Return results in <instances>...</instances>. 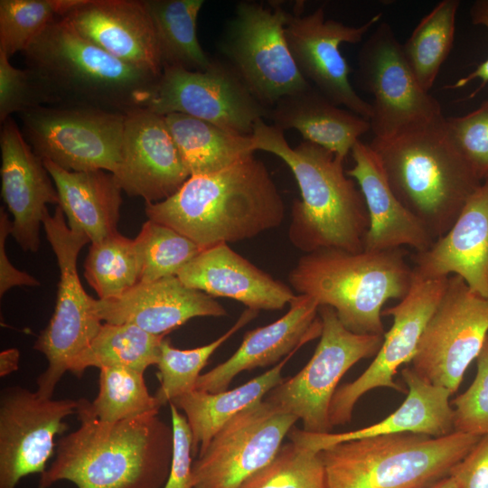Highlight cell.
I'll return each instance as SVG.
<instances>
[{
	"instance_id": "1",
	"label": "cell",
	"mask_w": 488,
	"mask_h": 488,
	"mask_svg": "<svg viewBox=\"0 0 488 488\" xmlns=\"http://www.w3.org/2000/svg\"><path fill=\"white\" fill-rule=\"evenodd\" d=\"M80 427L59 439L38 488L69 481L77 488H163L173 453V429L158 413L103 422L78 399Z\"/></svg>"
},
{
	"instance_id": "2",
	"label": "cell",
	"mask_w": 488,
	"mask_h": 488,
	"mask_svg": "<svg viewBox=\"0 0 488 488\" xmlns=\"http://www.w3.org/2000/svg\"><path fill=\"white\" fill-rule=\"evenodd\" d=\"M145 214L207 249L279 226L285 205L264 163L250 155L219 172L190 176L164 201L145 202Z\"/></svg>"
},
{
	"instance_id": "3",
	"label": "cell",
	"mask_w": 488,
	"mask_h": 488,
	"mask_svg": "<svg viewBox=\"0 0 488 488\" xmlns=\"http://www.w3.org/2000/svg\"><path fill=\"white\" fill-rule=\"evenodd\" d=\"M250 136L254 151L279 157L297 183L301 200L292 206V244L305 254L324 249L363 251L369 214L357 183L343 169L344 161L308 141L290 146L284 132L264 119L255 123Z\"/></svg>"
},
{
	"instance_id": "4",
	"label": "cell",
	"mask_w": 488,
	"mask_h": 488,
	"mask_svg": "<svg viewBox=\"0 0 488 488\" xmlns=\"http://www.w3.org/2000/svg\"><path fill=\"white\" fill-rule=\"evenodd\" d=\"M23 53L48 106L127 115L148 108L161 77L106 52L62 17L51 23Z\"/></svg>"
},
{
	"instance_id": "5",
	"label": "cell",
	"mask_w": 488,
	"mask_h": 488,
	"mask_svg": "<svg viewBox=\"0 0 488 488\" xmlns=\"http://www.w3.org/2000/svg\"><path fill=\"white\" fill-rule=\"evenodd\" d=\"M445 118L369 144L397 198L435 240L482 183L454 145Z\"/></svg>"
},
{
	"instance_id": "6",
	"label": "cell",
	"mask_w": 488,
	"mask_h": 488,
	"mask_svg": "<svg viewBox=\"0 0 488 488\" xmlns=\"http://www.w3.org/2000/svg\"><path fill=\"white\" fill-rule=\"evenodd\" d=\"M406 256L402 248L358 253L319 249L299 258L289 283L298 295L332 307L350 332L384 336V304L405 297L413 282Z\"/></svg>"
},
{
	"instance_id": "7",
	"label": "cell",
	"mask_w": 488,
	"mask_h": 488,
	"mask_svg": "<svg viewBox=\"0 0 488 488\" xmlns=\"http://www.w3.org/2000/svg\"><path fill=\"white\" fill-rule=\"evenodd\" d=\"M481 436L404 433L339 443L320 451L327 488H427L447 476Z\"/></svg>"
},
{
	"instance_id": "8",
	"label": "cell",
	"mask_w": 488,
	"mask_h": 488,
	"mask_svg": "<svg viewBox=\"0 0 488 488\" xmlns=\"http://www.w3.org/2000/svg\"><path fill=\"white\" fill-rule=\"evenodd\" d=\"M61 208L42 218L46 239L56 256L60 281L52 316L38 336L33 348L43 353L46 370L37 379V393L52 398L54 389L76 357L99 333L102 321L94 309V298L84 290L77 270L81 248L90 242L80 232L70 230Z\"/></svg>"
},
{
	"instance_id": "9",
	"label": "cell",
	"mask_w": 488,
	"mask_h": 488,
	"mask_svg": "<svg viewBox=\"0 0 488 488\" xmlns=\"http://www.w3.org/2000/svg\"><path fill=\"white\" fill-rule=\"evenodd\" d=\"M288 14L279 4L267 8L240 2L219 45L226 62L268 108L283 97L312 86L299 72L285 38Z\"/></svg>"
},
{
	"instance_id": "10",
	"label": "cell",
	"mask_w": 488,
	"mask_h": 488,
	"mask_svg": "<svg viewBox=\"0 0 488 488\" xmlns=\"http://www.w3.org/2000/svg\"><path fill=\"white\" fill-rule=\"evenodd\" d=\"M318 314L322 333L312 358L264 399L302 420L303 430L324 434L333 428L329 409L339 381L359 361L377 354L383 336L350 332L330 306L320 305Z\"/></svg>"
},
{
	"instance_id": "11",
	"label": "cell",
	"mask_w": 488,
	"mask_h": 488,
	"mask_svg": "<svg viewBox=\"0 0 488 488\" xmlns=\"http://www.w3.org/2000/svg\"><path fill=\"white\" fill-rule=\"evenodd\" d=\"M126 115L97 108L39 106L21 113L22 132L42 160L71 172L116 174Z\"/></svg>"
},
{
	"instance_id": "12",
	"label": "cell",
	"mask_w": 488,
	"mask_h": 488,
	"mask_svg": "<svg viewBox=\"0 0 488 488\" xmlns=\"http://www.w3.org/2000/svg\"><path fill=\"white\" fill-rule=\"evenodd\" d=\"M487 335L488 297L473 292L460 277L451 275L422 332L411 368L454 394Z\"/></svg>"
},
{
	"instance_id": "13",
	"label": "cell",
	"mask_w": 488,
	"mask_h": 488,
	"mask_svg": "<svg viewBox=\"0 0 488 488\" xmlns=\"http://www.w3.org/2000/svg\"><path fill=\"white\" fill-rule=\"evenodd\" d=\"M358 78L373 96L371 129L388 139L409 128L444 117L441 105L413 74L391 26L379 23L358 54Z\"/></svg>"
},
{
	"instance_id": "14",
	"label": "cell",
	"mask_w": 488,
	"mask_h": 488,
	"mask_svg": "<svg viewBox=\"0 0 488 488\" xmlns=\"http://www.w3.org/2000/svg\"><path fill=\"white\" fill-rule=\"evenodd\" d=\"M297 420L265 399L245 408L193 462L192 488H243L276 456Z\"/></svg>"
},
{
	"instance_id": "15",
	"label": "cell",
	"mask_w": 488,
	"mask_h": 488,
	"mask_svg": "<svg viewBox=\"0 0 488 488\" xmlns=\"http://www.w3.org/2000/svg\"><path fill=\"white\" fill-rule=\"evenodd\" d=\"M148 109L165 116L182 113L229 132L249 136L270 108L248 89L234 70L214 60L204 71L164 68Z\"/></svg>"
},
{
	"instance_id": "16",
	"label": "cell",
	"mask_w": 488,
	"mask_h": 488,
	"mask_svg": "<svg viewBox=\"0 0 488 488\" xmlns=\"http://www.w3.org/2000/svg\"><path fill=\"white\" fill-rule=\"evenodd\" d=\"M78 400L44 398L21 386L0 395V488H15L30 474H43L55 455V436L76 414Z\"/></svg>"
},
{
	"instance_id": "17",
	"label": "cell",
	"mask_w": 488,
	"mask_h": 488,
	"mask_svg": "<svg viewBox=\"0 0 488 488\" xmlns=\"http://www.w3.org/2000/svg\"><path fill=\"white\" fill-rule=\"evenodd\" d=\"M447 277L424 279L413 273L408 295L397 305L382 310V316L393 318L392 325L384 333L381 347L369 367L356 380L336 389L329 409L333 427L350 422L355 404L371 389L386 387L403 391L394 375L414 357L422 332L443 296Z\"/></svg>"
},
{
	"instance_id": "18",
	"label": "cell",
	"mask_w": 488,
	"mask_h": 488,
	"mask_svg": "<svg viewBox=\"0 0 488 488\" xmlns=\"http://www.w3.org/2000/svg\"><path fill=\"white\" fill-rule=\"evenodd\" d=\"M381 13L361 26H349L325 19L319 7L312 14H288L285 38L291 56L302 76L320 93L337 106L370 120L371 105L353 89L349 73L351 68L340 51L342 43H357L378 23Z\"/></svg>"
},
{
	"instance_id": "19",
	"label": "cell",
	"mask_w": 488,
	"mask_h": 488,
	"mask_svg": "<svg viewBox=\"0 0 488 488\" xmlns=\"http://www.w3.org/2000/svg\"><path fill=\"white\" fill-rule=\"evenodd\" d=\"M113 176L129 196L151 203L169 198L190 178L164 116L148 108L126 115L121 163Z\"/></svg>"
},
{
	"instance_id": "20",
	"label": "cell",
	"mask_w": 488,
	"mask_h": 488,
	"mask_svg": "<svg viewBox=\"0 0 488 488\" xmlns=\"http://www.w3.org/2000/svg\"><path fill=\"white\" fill-rule=\"evenodd\" d=\"M1 194L13 215L11 235L23 251L40 248V228L46 204H60L53 180L13 118L2 124Z\"/></svg>"
},
{
	"instance_id": "21",
	"label": "cell",
	"mask_w": 488,
	"mask_h": 488,
	"mask_svg": "<svg viewBox=\"0 0 488 488\" xmlns=\"http://www.w3.org/2000/svg\"><path fill=\"white\" fill-rule=\"evenodd\" d=\"M62 18L110 55L161 76L163 67L145 0H81Z\"/></svg>"
},
{
	"instance_id": "22",
	"label": "cell",
	"mask_w": 488,
	"mask_h": 488,
	"mask_svg": "<svg viewBox=\"0 0 488 488\" xmlns=\"http://www.w3.org/2000/svg\"><path fill=\"white\" fill-rule=\"evenodd\" d=\"M94 309L104 323L134 324L155 335H166L194 317L227 314L212 296L177 276L138 283L118 297L95 299Z\"/></svg>"
},
{
	"instance_id": "23",
	"label": "cell",
	"mask_w": 488,
	"mask_h": 488,
	"mask_svg": "<svg viewBox=\"0 0 488 488\" xmlns=\"http://www.w3.org/2000/svg\"><path fill=\"white\" fill-rule=\"evenodd\" d=\"M413 273L424 279L460 277L488 297V176L466 201L450 230L412 256Z\"/></svg>"
},
{
	"instance_id": "24",
	"label": "cell",
	"mask_w": 488,
	"mask_h": 488,
	"mask_svg": "<svg viewBox=\"0 0 488 488\" xmlns=\"http://www.w3.org/2000/svg\"><path fill=\"white\" fill-rule=\"evenodd\" d=\"M319 304L306 295H296L289 310L277 321L248 332L238 350L224 362L202 374L196 389L211 393L226 390L241 371L267 367L320 337Z\"/></svg>"
},
{
	"instance_id": "25",
	"label": "cell",
	"mask_w": 488,
	"mask_h": 488,
	"mask_svg": "<svg viewBox=\"0 0 488 488\" xmlns=\"http://www.w3.org/2000/svg\"><path fill=\"white\" fill-rule=\"evenodd\" d=\"M177 277L191 288L234 299L256 311L283 309L296 296L224 243L204 249Z\"/></svg>"
},
{
	"instance_id": "26",
	"label": "cell",
	"mask_w": 488,
	"mask_h": 488,
	"mask_svg": "<svg viewBox=\"0 0 488 488\" xmlns=\"http://www.w3.org/2000/svg\"><path fill=\"white\" fill-rule=\"evenodd\" d=\"M401 375L408 387L406 399L382 420L344 433L314 434L293 427L287 435L289 439L320 452L339 443L365 437L404 433L440 437L455 432L450 390L430 383L411 367L402 369Z\"/></svg>"
},
{
	"instance_id": "27",
	"label": "cell",
	"mask_w": 488,
	"mask_h": 488,
	"mask_svg": "<svg viewBox=\"0 0 488 488\" xmlns=\"http://www.w3.org/2000/svg\"><path fill=\"white\" fill-rule=\"evenodd\" d=\"M351 155L354 165L346 174L357 183L370 220L364 250L383 251L402 246L417 253L427 250L435 239L397 198L370 145L359 140Z\"/></svg>"
},
{
	"instance_id": "28",
	"label": "cell",
	"mask_w": 488,
	"mask_h": 488,
	"mask_svg": "<svg viewBox=\"0 0 488 488\" xmlns=\"http://www.w3.org/2000/svg\"><path fill=\"white\" fill-rule=\"evenodd\" d=\"M267 118L283 132L296 129L305 141L327 149L343 161L371 129L368 119L339 108L313 86L280 99L270 108Z\"/></svg>"
},
{
	"instance_id": "29",
	"label": "cell",
	"mask_w": 488,
	"mask_h": 488,
	"mask_svg": "<svg viewBox=\"0 0 488 488\" xmlns=\"http://www.w3.org/2000/svg\"><path fill=\"white\" fill-rule=\"evenodd\" d=\"M43 164L56 186L70 230L85 234L90 243L117 231L121 192L113 174L104 170L71 172L51 161Z\"/></svg>"
},
{
	"instance_id": "30",
	"label": "cell",
	"mask_w": 488,
	"mask_h": 488,
	"mask_svg": "<svg viewBox=\"0 0 488 488\" xmlns=\"http://www.w3.org/2000/svg\"><path fill=\"white\" fill-rule=\"evenodd\" d=\"M296 352L263 374L233 389L216 393L193 389L171 401L183 411L187 419L192 436L193 455L202 454L228 421L245 408L263 400L283 380L282 370Z\"/></svg>"
},
{
	"instance_id": "31",
	"label": "cell",
	"mask_w": 488,
	"mask_h": 488,
	"mask_svg": "<svg viewBox=\"0 0 488 488\" xmlns=\"http://www.w3.org/2000/svg\"><path fill=\"white\" fill-rule=\"evenodd\" d=\"M164 117L191 176L219 172L255 152L250 136L237 135L182 113Z\"/></svg>"
},
{
	"instance_id": "32",
	"label": "cell",
	"mask_w": 488,
	"mask_h": 488,
	"mask_svg": "<svg viewBox=\"0 0 488 488\" xmlns=\"http://www.w3.org/2000/svg\"><path fill=\"white\" fill-rule=\"evenodd\" d=\"M151 16L163 69L204 71L213 63L196 34L202 0H145Z\"/></svg>"
},
{
	"instance_id": "33",
	"label": "cell",
	"mask_w": 488,
	"mask_h": 488,
	"mask_svg": "<svg viewBox=\"0 0 488 488\" xmlns=\"http://www.w3.org/2000/svg\"><path fill=\"white\" fill-rule=\"evenodd\" d=\"M164 336L152 334L134 324L104 323L69 371L78 377L91 367H122L144 372L157 364Z\"/></svg>"
},
{
	"instance_id": "34",
	"label": "cell",
	"mask_w": 488,
	"mask_h": 488,
	"mask_svg": "<svg viewBox=\"0 0 488 488\" xmlns=\"http://www.w3.org/2000/svg\"><path fill=\"white\" fill-rule=\"evenodd\" d=\"M458 0L439 2L402 45L404 56L421 88L429 91L454 42Z\"/></svg>"
},
{
	"instance_id": "35",
	"label": "cell",
	"mask_w": 488,
	"mask_h": 488,
	"mask_svg": "<svg viewBox=\"0 0 488 488\" xmlns=\"http://www.w3.org/2000/svg\"><path fill=\"white\" fill-rule=\"evenodd\" d=\"M83 401L91 415L109 423L158 413L162 407L149 393L144 372L122 367L100 369L97 397L91 402Z\"/></svg>"
},
{
	"instance_id": "36",
	"label": "cell",
	"mask_w": 488,
	"mask_h": 488,
	"mask_svg": "<svg viewBox=\"0 0 488 488\" xmlns=\"http://www.w3.org/2000/svg\"><path fill=\"white\" fill-rule=\"evenodd\" d=\"M84 276L99 299L125 294L139 283L140 267L135 240L117 232L91 243Z\"/></svg>"
},
{
	"instance_id": "37",
	"label": "cell",
	"mask_w": 488,
	"mask_h": 488,
	"mask_svg": "<svg viewBox=\"0 0 488 488\" xmlns=\"http://www.w3.org/2000/svg\"><path fill=\"white\" fill-rule=\"evenodd\" d=\"M258 311L247 308L224 334L215 341L189 350L173 347L164 338L160 346L157 378L160 387L155 394L161 406L196 389L201 371L214 352L230 336L258 315Z\"/></svg>"
},
{
	"instance_id": "38",
	"label": "cell",
	"mask_w": 488,
	"mask_h": 488,
	"mask_svg": "<svg viewBox=\"0 0 488 488\" xmlns=\"http://www.w3.org/2000/svg\"><path fill=\"white\" fill-rule=\"evenodd\" d=\"M139 260V283L178 272L204 249L175 230L147 220L134 239Z\"/></svg>"
},
{
	"instance_id": "39",
	"label": "cell",
	"mask_w": 488,
	"mask_h": 488,
	"mask_svg": "<svg viewBox=\"0 0 488 488\" xmlns=\"http://www.w3.org/2000/svg\"><path fill=\"white\" fill-rule=\"evenodd\" d=\"M81 0H1L0 51L11 58L23 52L46 27Z\"/></svg>"
},
{
	"instance_id": "40",
	"label": "cell",
	"mask_w": 488,
	"mask_h": 488,
	"mask_svg": "<svg viewBox=\"0 0 488 488\" xmlns=\"http://www.w3.org/2000/svg\"><path fill=\"white\" fill-rule=\"evenodd\" d=\"M243 488H327L320 452L291 441Z\"/></svg>"
},
{
	"instance_id": "41",
	"label": "cell",
	"mask_w": 488,
	"mask_h": 488,
	"mask_svg": "<svg viewBox=\"0 0 488 488\" xmlns=\"http://www.w3.org/2000/svg\"><path fill=\"white\" fill-rule=\"evenodd\" d=\"M447 133L476 175L488 176V100L461 117H446Z\"/></svg>"
},
{
	"instance_id": "42",
	"label": "cell",
	"mask_w": 488,
	"mask_h": 488,
	"mask_svg": "<svg viewBox=\"0 0 488 488\" xmlns=\"http://www.w3.org/2000/svg\"><path fill=\"white\" fill-rule=\"evenodd\" d=\"M476 367L471 385L452 401L454 430L482 436L488 435V335Z\"/></svg>"
},
{
	"instance_id": "43",
	"label": "cell",
	"mask_w": 488,
	"mask_h": 488,
	"mask_svg": "<svg viewBox=\"0 0 488 488\" xmlns=\"http://www.w3.org/2000/svg\"><path fill=\"white\" fill-rule=\"evenodd\" d=\"M0 51V122L13 113H23L39 106H48L47 97L28 69H18Z\"/></svg>"
},
{
	"instance_id": "44",
	"label": "cell",
	"mask_w": 488,
	"mask_h": 488,
	"mask_svg": "<svg viewBox=\"0 0 488 488\" xmlns=\"http://www.w3.org/2000/svg\"><path fill=\"white\" fill-rule=\"evenodd\" d=\"M173 453L169 474L163 488H192V436L185 416L169 403Z\"/></svg>"
},
{
	"instance_id": "45",
	"label": "cell",
	"mask_w": 488,
	"mask_h": 488,
	"mask_svg": "<svg viewBox=\"0 0 488 488\" xmlns=\"http://www.w3.org/2000/svg\"><path fill=\"white\" fill-rule=\"evenodd\" d=\"M449 474L464 488H488V435L480 438Z\"/></svg>"
},
{
	"instance_id": "46",
	"label": "cell",
	"mask_w": 488,
	"mask_h": 488,
	"mask_svg": "<svg viewBox=\"0 0 488 488\" xmlns=\"http://www.w3.org/2000/svg\"><path fill=\"white\" fill-rule=\"evenodd\" d=\"M13 221L4 207L0 208V296L14 286H38L40 282L26 272L16 269L9 261L5 241L12 233Z\"/></svg>"
},
{
	"instance_id": "47",
	"label": "cell",
	"mask_w": 488,
	"mask_h": 488,
	"mask_svg": "<svg viewBox=\"0 0 488 488\" xmlns=\"http://www.w3.org/2000/svg\"><path fill=\"white\" fill-rule=\"evenodd\" d=\"M470 17L474 24L488 28V0H477L474 2L470 9ZM476 79L481 80L480 85L468 99L474 98L488 83V59L479 64L471 73L460 78L454 84L446 86V88H463Z\"/></svg>"
},
{
	"instance_id": "48",
	"label": "cell",
	"mask_w": 488,
	"mask_h": 488,
	"mask_svg": "<svg viewBox=\"0 0 488 488\" xmlns=\"http://www.w3.org/2000/svg\"><path fill=\"white\" fill-rule=\"evenodd\" d=\"M20 352L15 348H9L0 352V376L5 377L18 370Z\"/></svg>"
},
{
	"instance_id": "49",
	"label": "cell",
	"mask_w": 488,
	"mask_h": 488,
	"mask_svg": "<svg viewBox=\"0 0 488 488\" xmlns=\"http://www.w3.org/2000/svg\"><path fill=\"white\" fill-rule=\"evenodd\" d=\"M427 488H464L460 482L451 474L444 477Z\"/></svg>"
}]
</instances>
